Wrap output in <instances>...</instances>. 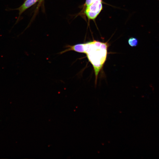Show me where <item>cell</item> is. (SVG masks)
Returning <instances> with one entry per match:
<instances>
[{
	"instance_id": "cell-1",
	"label": "cell",
	"mask_w": 159,
	"mask_h": 159,
	"mask_svg": "<svg viewBox=\"0 0 159 159\" xmlns=\"http://www.w3.org/2000/svg\"><path fill=\"white\" fill-rule=\"evenodd\" d=\"M83 44L84 53L94 68L96 84L98 75L106 60L109 44L107 42L95 40Z\"/></svg>"
},
{
	"instance_id": "cell-2",
	"label": "cell",
	"mask_w": 159,
	"mask_h": 159,
	"mask_svg": "<svg viewBox=\"0 0 159 159\" xmlns=\"http://www.w3.org/2000/svg\"><path fill=\"white\" fill-rule=\"evenodd\" d=\"M102 0H96L86 6L85 13L88 18L95 19L101 11L102 8Z\"/></svg>"
},
{
	"instance_id": "cell-3",
	"label": "cell",
	"mask_w": 159,
	"mask_h": 159,
	"mask_svg": "<svg viewBox=\"0 0 159 159\" xmlns=\"http://www.w3.org/2000/svg\"><path fill=\"white\" fill-rule=\"evenodd\" d=\"M38 0H26L24 3L19 8L15 9L19 11V16L17 19L18 21L21 15L26 9L35 4Z\"/></svg>"
},
{
	"instance_id": "cell-4",
	"label": "cell",
	"mask_w": 159,
	"mask_h": 159,
	"mask_svg": "<svg viewBox=\"0 0 159 159\" xmlns=\"http://www.w3.org/2000/svg\"><path fill=\"white\" fill-rule=\"evenodd\" d=\"M68 48L63 51L62 53H63L67 51L72 50L77 52L84 53V48L83 43L77 44L72 46H69Z\"/></svg>"
},
{
	"instance_id": "cell-5",
	"label": "cell",
	"mask_w": 159,
	"mask_h": 159,
	"mask_svg": "<svg viewBox=\"0 0 159 159\" xmlns=\"http://www.w3.org/2000/svg\"><path fill=\"white\" fill-rule=\"evenodd\" d=\"M128 42L130 46L132 47H136L138 44V40L135 37H130L128 39Z\"/></svg>"
},
{
	"instance_id": "cell-6",
	"label": "cell",
	"mask_w": 159,
	"mask_h": 159,
	"mask_svg": "<svg viewBox=\"0 0 159 159\" xmlns=\"http://www.w3.org/2000/svg\"><path fill=\"white\" fill-rule=\"evenodd\" d=\"M96 0H86L85 3V5L86 6H88Z\"/></svg>"
},
{
	"instance_id": "cell-7",
	"label": "cell",
	"mask_w": 159,
	"mask_h": 159,
	"mask_svg": "<svg viewBox=\"0 0 159 159\" xmlns=\"http://www.w3.org/2000/svg\"><path fill=\"white\" fill-rule=\"evenodd\" d=\"M42 0H38V1H42Z\"/></svg>"
}]
</instances>
